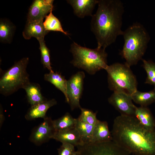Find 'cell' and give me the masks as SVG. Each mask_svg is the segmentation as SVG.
Here are the masks:
<instances>
[{"label":"cell","mask_w":155,"mask_h":155,"mask_svg":"<svg viewBox=\"0 0 155 155\" xmlns=\"http://www.w3.org/2000/svg\"><path fill=\"white\" fill-rule=\"evenodd\" d=\"M111 133L112 140L131 154L155 155V129L145 128L134 117H116Z\"/></svg>","instance_id":"1"},{"label":"cell","mask_w":155,"mask_h":155,"mask_svg":"<svg viewBox=\"0 0 155 155\" xmlns=\"http://www.w3.org/2000/svg\"><path fill=\"white\" fill-rule=\"evenodd\" d=\"M98 7L92 15L91 29L94 35L98 48L105 49L122 35L123 4L119 0H98Z\"/></svg>","instance_id":"2"},{"label":"cell","mask_w":155,"mask_h":155,"mask_svg":"<svg viewBox=\"0 0 155 155\" xmlns=\"http://www.w3.org/2000/svg\"><path fill=\"white\" fill-rule=\"evenodd\" d=\"M124 43L121 54L130 67L136 65L145 54L149 36L143 25L136 22L123 31Z\"/></svg>","instance_id":"3"},{"label":"cell","mask_w":155,"mask_h":155,"mask_svg":"<svg viewBox=\"0 0 155 155\" xmlns=\"http://www.w3.org/2000/svg\"><path fill=\"white\" fill-rule=\"evenodd\" d=\"M105 49L97 47L91 49L82 46L73 42L70 52L73 56L71 63L75 67L84 70L91 75L106 69L108 54Z\"/></svg>","instance_id":"4"},{"label":"cell","mask_w":155,"mask_h":155,"mask_svg":"<svg viewBox=\"0 0 155 155\" xmlns=\"http://www.w3.org/2000/svg\"><path fill=\"white\" fill-rule=\"evenodd\" d=\"M105 70L110 90L123 92L130 95L137 90L136 78L130 67L125 63H113L108 65Z\"/></svg>","instance_id":"5"},{"label":"cell","mask_w":155,"mask_h":155,"mask_svg":"<svg viewBox=\"0 0 155 155\" xmlns=\"http://www.w3.org/2000/svg\"><path fill=\"white\" fill-rule=\"evenodd\" d=\"M29 60L28 57L24 58L4 72L0 78L1 94L10 95L30 82L26 70Z\"/></svg>","instance_id":"6"},{"label":"cell","mask_w":155,"mask_h":155,"mask_svg":"<svg viewBox=\"0 0 155 155\" xmlns=\"http://www.w3.org/2000/svg\"><path fill=\"white\" fill-rule=\"evenodd\" d=\"M77 148L76 155H131L113 140L100 143H90Z\"/></svg>","instance_id":"7"},{"label":"cell","mask_w":155,"mask_h":155,"mask_svg":"<svg viewBox=\"0 0 155 155\" xmlns=\"http://www.w3.org/2000/svg\"><path fill=\"white\" fill-rule=\"evenodd\" d=\"M85 74L83 71H79L72 75L67 81V94L71 110L81 107L80 99L83 90Z\"/></svg>","instance_id":"8"},{"label":"cell","mask_w":155,"mask_h":155,"mask_svg":"<svg viewBox=\"0 0 155 155\" xmlns=\"http://www.w3.org/2000/svg\"><path fill=\"white\" fill-rule=\"evenodd\" d=\"M113 92L108 99L109 103L121 115L134 117L137 106L133 103L131 95L122 92Z\"/></svg>","instance_id":"9"},{"label":"cell","mask_w":155,"mask_h":155,"mask_svg":"<svg viewBox=\"0 0 155 155\" xmlns=\"http://www.w3.org/2000/svg\"><path fill=\"white\" fill-rule=\"evenodd\" d=\"M55 132L53 120L46 117L44 121L33 129L30 140L35 145L40 146L53 139Z\"/></svg>","instance_id":"10"},{"label":"cell","mask_w":155,"mask_h":155,"mask_svg":"<svg viewBox=\"0 0 155 155\" xmlns=\"http://www.w3.org/2000/svg\"><path fill=\"white\" fill-rule=\"evenodd\" d=\"M53 0H35L30 6L27 22L43 20L53 9Z\"/></svg>","instance_id":"11"},{"label":"cell","mask_w":155,"mask_h":155,"mask_svg":"<svg viewBox=\"0 0 155 155\" xmlns=\"http://www.w3.org/2000/svg\"><path fill=\"white\" fill-rule=\"evenodd\" d=\"M67 1L72 7L74 14L83 18L92 15V13L98 0H68Z\"/></svg>","instance_id":"12"},{"label":"cell","mask_w":155,"mask_h":155,"mask_svg":"<svg viewBox=\"0 0 155 155\" xmlns=\"http://www.w3.org/2000/svg\"><path fill=\"white\" fill-rule=\"evenodd\" d=\"M53 139L62 143H68L75 146L84 144L80 135L76 128L56 131Z\"/></svg>","instance_id":"13"},{"label":"cell","mask_w":155,"mask_h":155,"mask_svg":"<svg viewBox=\"0 0 155 155\" xmlns=\"http://www.w3.org/2000/svg\"><path fill=\"white\" fill-rule=\"evenodd\" d=\"M43 20L27 22L22 33L24 38L28 40L34 37L39 40L44 39L45 36L49 32L45 30Z\"/></svg>","instance_id":"14"},{"label":"cell","mask_w":155,"mask_h":155,"mask_svg":"<svg viewBox=\"0 0 155 155\" xmlns=\"http://www.w3.org/2000/svg\"><path fill=\"white\" fill-rule=\"evenodd\" d=\"M57 102L54 99L44 101L31 106L25 116L26 119L31 120L38 118H44L48 110L52 106L56 104Z\"/></svg>","instance_id":"15"},{"label":"cell","mask_w":155,"mask_h":155,"mask_svg":"<svg viewBox=\"0 0 155 155\" xmlns=\"http://www.w3.org/2000/svg\"><path fill=\"white\" fill-rule=\"evenodd\" d=\"M112 140L111 134L106 121L98 120L95 125L91 143H100Z\"/></svg>","instance_id":"16"},{"label":"cell","mask_w":155,"mask_h":155,"mask_svg":"<svg viewBox=\"0 0 155 155\" xmlns=\"http://www.w3.org/2000/svg\"><path fill=\"white\" fill-rule=\"evenodd\" d=\"M134 117L145 128L150 130L155 129V119L147 106L136 107Z\"/></svg>","instance_id":"17"},{"label":"cell","mask_w":155,"mask_h":155,"mask_svg":"<svg viewBox=\"0 0 155 155\" xmlns=\"http://www.w3.org/2000/svg\"><path fill=\"white\" fill-rule=\"evenodd\" d=\"M23 89L26 91L28 102L31 106L46 100L42 94L40 86L37 83L30 82Z\"/></svg>","instance_id":"18"},{"label":"cell","mask_w":155,"mask_h":155,"mask_svg":"<svg viewBox=\"0 0 155 155\" xmlns=\"http://www.w3.org/2000/svg\"><path fill=\"white\" fill-rule=\"evenodd\" d=\"M44 79L61 91L65 96L66 101L68 103L67 94V80L64 77L59 73L53 71L45 74Z\"/></svg>","instance_id":"19"},{"label":"cell","mask_w":155,"mask_h":155,"mask_svg":"<svg viewBox=\"0 0 155 155\" xmlns=\"http://www.w3.org/2000/svg\"><path fill=\"white\" fill-rule=\"evenodd\" d=\"M131 96L136 103L141 106H147L155 102V89L145 92L137 90Z\"/></svg>","instance_id":"20"},{"label":"cell","mask_w":155,"mask_h":155,"mask_svg":"<svg viewBox=\"0 0 155 155\" xmlns=\"http://www.w3.org/2000/svg\"><path fill=\"white\" fill-rule=\"evenodd\" d=\"M94 126L77 119L75 127L78 131L84 144L91 143Z\"/></svg>","instance_id":"21"},{"label":"cell","mask_w":155,"mask_h":155,"mask_svg":"<svg viewBox=\"0 0 155 155\" xmlns=\"http://www.w3.org/2000/svg\"><path fill=\"white\" fill-rule=\"evenodd\" d=\"M76 121L77 119L67 112L60 118L53 120V123L56 131H57L75 127Z\"/></svg>","instance_id":"22"},{"label":"cell","mask_w":155,"mask_h":155,"mask_svg":"<svg viewBox=\"0 0 155 155\" xmlns=\"http://www.w3.org/2000/svg\"><path fill=\"white\" fill-rule=\"evenodd\" d=\"M52 11L53 10H51L48 15L45 18V20L43 23L45 29L48 32H59L68 35V33L63 30L60 21L53 14Z\"/></svg>","instance_id":"23"},{"label":"cell","mask_w":155,"mask_h":155,"mask_svg":"<svg viewBox=\"0 0 155 155\" xmlns=\"http://www.w3.org/2000/svg\"><path fill=\"white\" fill-rule=\"evenodd\" d=\"M41 55V62L44 67L47 68L50 72H53L51 65L50 50L46 46L44 39L39 41Z\"/></svg>","instance_id":"24"},{"label":"cell","mask_w":155,"mask_h":155,"mask_svg":"<svg viewBox=\"0 0 155 155\" xmlns=\"http://www.w3.org/2000/svg\"><path fill=\"white\" fill-rule=\"evenodd\" d=\"M142 60L143 62L142 66L147 75L145 83L153 85L155 89V62L144 59Z\"/></svg>","instance_id":"25"},{"label":"cell","mask_w":155,"mask_h":155,"mask_svg":"<svg viewBox=\"0 0 155 155\" xmlns=\"http://www.w3.org/2000/svg\"><path fill=\"white\" fill-rule=\"evenodd\" d=\"M80 109L81 113L78 118L83 122L95 125L98 120L96 116L97 113H94L91 110L82 107Z\"/></svg>","instance_id":"26"},{"label":"cell","mask_w":155,"mask_h":155,"mask_svg":"<svg viewBox=\"0 0 155 155\" xmlns=\"http://www.w3.org/2000/svg\"><path fill=\"white\" fill-rule=\"evenodd\" d=\"M12 26L8 22L1 21L0 22V39L1 42H8L12 35Z\"/></svg>","instance_id":"27"},{"label":"cell","mask_w":155,"mask_h":155,"mask_svg":"<svg viewBox=\"0 0 155 155\" xmlns=\"http://www.w3.org/2000/svg\"><path fill=\"white\" fill-rule=\"evenodd\" d=\"M75 146L71 144L63 143L58 149V155H76Z\"/></svg>","instance_id":"28"},{"label":"cell","mask_w":155,"mask_h":155,"mask_svg":"<svg viewBox=\"0 0 155 155\" xmlns=\"http://www.w3.org/2000/svg\"><path fill=\"white\" fill-rule=\"evenodd\" d=\"M0 125L2 124L4 119V116L2 109V107H0Z\"/></svg>","instance_id":"29"},{"label":"cell","mask_w":155,"mask_h":155,"mask_svg":"<svg viewBox=\"0 0 155 155\" xmlns=\"http://www.w3.org/2000/svg\"><path fill=\"white\" fill-rule=\"evenodd\" d=\"M131 155H133V154H131Z\"/></svg>","instance_id":"30"}]
</instances>
